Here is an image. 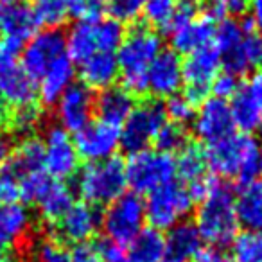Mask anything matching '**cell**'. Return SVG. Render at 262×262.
<instances>
[{
	"label": "cell",
	"mask_w": 262,
	"mask_h": 262,
	"mask_svg": "<svg viewBox=\"0 0 262 262\" xmlns=\"http://www.w3.org/2000/svg\"><path fill=\"white\" fill-rule=\"evenodd\" d=\"M248 11V0H207L205 2V16L214 20L235 18Z\"/></svg>",
	"instance_id": "obj_41"
},
{
	"label": "cell",
	"mask_w": 262,
	"mask_h": 262,
	"mask_svg": "<svg viewBox=\"0 0 262 262\" xmlns=\"http://www.w3.org/2000/svg\"><path fill=\"white\" fill-rule=\"evenodd\" d=\"M155 144H157L158 151L172 155V153H180V151L189 144V137H187V131L183 126L165 122L164 126L160 127V131H158Z\"/></svg>",
	"instance_id": "obj_38"
},
{
	"label": "cell",
	"mask_w": 262,
	"mask_h": 262,
	"mask_svg": "<svg viewBox=\"0 0 262 262\" xmlns=\"http://www.w3.org/2000/svg\"><path fill=\"white\" fill-rule=\"evenodd\" d=\"M126 165L127 187L135 194H149L155 189L174 182L176 165L172 155L162 153L158 149H144L135 155H129Z\"/></svg>",
	"instance_id": "obj_6"
},
{
	"label": "cell",
	"mask_w": 262,
	"mask_h": 262,
	"mask_svg": "<svg viewBox=\"0 0 262 262\" xmlns=\"http://www.w3.org/2000/svg\"><path fill=\"white\" fill-rule=\"evenodd\" d=\"M244 86H246V90L251 94V97L255 99L258 108L262 110V70L255 74V76L248 81V84H244Z\"/></svg>",
	"instance_id": "obj_50"
},
{
	"label": "cell",
	"mask_w": 262,
	"mask_h": 262,
	"mask_svg": "<svg viewBox=\"0 0 262 262\" xmlns=\"http://www.w3.org/2000/svg\"><path fill=\"white\" fill-rule=\"evenodd\" d=\"M185 2H190V4H198V0H185Z\"/></svg>",
	"instance_id": "obj_55"
},
{
	"label": "cell",
	"mask_w": 262,
	"mask_h": 262,
	"mask_svg": "<svg viewBox=\"0 0 262 262\" xmlns=\"http://www.w3.org/2000/svg\"><path fill=\"white\" fill-rule=\"evenodd\" d=\"M146 207L139 194L124 192L120 198L106 205L101 214V226L110 243L126 248L144 230Z\"/></svg>",
	"instance_id": "obj_5"
},
{
	"label": "cell",
	"mask_w": 262,
	"mask_h": 262,
	"mask_svg": "<svg viewBox=\"0 0 262 262\" xmlns=\"http://www.w3.org/2000/svg\"><path fill=\"white\" fill-rule=\"evenodd\" d=\"M20 200V182L16 174L8 167H0V205L18 203Z\"/></svg>",
	"instance_id": "obj_42"
},
{
	"label": "cell",
	"mask_w": 262,
	"mask_h": 262,
	"mask_svg": "<svg viewBox=\"0 0 262 262\" xmlns=\"http://www.w3.org/2000/svg\"><path fill=\"white\" fill-rule=\"evenodd\" d=\"M0 262H13V255L8 250H0Z\"/></svg>",
	"instance_id": "obj_53"
},
{
	"label": "cell",
	"mask_w": 262,
	"mask_h": 262,
	"mask_svg": "<svg viewBox=\"0 0 262 262\" xmlns=\"http://www.w3.org/2000/svg\"><path fill=\"white\" fill-rule=\"evenodd\" d=\"M74 77H76V67L67 54L36 83L38 99L43 104H56L58 99L63 95V92L69 90L74 84Z\"/></svg>",
	"instance_id": "obj_28"
},
{
	"label": "cell",
	"mask_w": 262,
	"mask_h": 262,
	"mask_svg": "<svg viewBox=\"0 0 262 262\" xmlns=\"http://www.w3.org/2000/svg\"><path fill=\"white\" fill-rule=\"evenodd\" d=\"M221 67L226 74L243 77L244 74L257 70L262 67V36L255 31L244 34V38L232 49L221 56Z\"/></svg>",
	"instance_id": "obj_19"
},
{
	"label": "cell",
	"mask_w": 262,
	"mask_h": 262,
	"mask_svg": "<svg viewBox=\"0 0 262 262\" xmlns=\"http://www.w3.org/2000/svg\"><path fill=\"white\" fill-rule=\"evenodd\" d=\"M146 0H106L104 9H108L110 18L119 24H131L139 20L144 13Z\"/></svg>",
	"instance_id": "obj_40"
},
{
	"label": "cell",
	"mask_w": 262,
	"mask_h": 262,
	"mask_svg": "<svg viewBox=\"0 0 262 262\" xmlns=\"http://www.w3.org/2000/svg\"><path fill=\"white\" fill-rule=\"evenodd\" d=\"M235 262H262V233L243 232L233 239Z\"/></svg>",
	"instance_id": "obj_36"
},
{
	"label": "cell",
	"mask_w": 262,
	"mask_h": 262,
	"mask_svg": "<svg viewBox=\"0 0 262 262\" xmlns=\"http://www.w3.org/2000/svg\"><path fill=\"white\" fill-rule=\"evenodd\" d=\"M235 214L239 226H244L246 232L262 233V182L239 185V194L235 198Z\"/></svg>",
	"instance_id": "obj_27"
},
{
	"label": "cell",
	"mask_w": 262,
	"mask_h": 262,
	"mask_svg": "<svg viewBox=\"0 0 262 262\" xmlns=\"http://www.w3.org/2000/svg\"><path fill=\"white\" fill-rule=\"evenodd\" d=\"M9 169L16 174L18 182L33 178L45 172L43 169V142L41 139L27 135L18 146L13 149V155L8 164Z\"/></svg>",
	"instance_id": "obj_26"
},
{
	"label": "cell",
	"mask_w": 262,
	"mask_h": 262,
	"mask_svg": "<svg viewBox=\"0 0 262 262\" xmlns=\"http://www.w3.org/2000/svg\"><path fill=\"white\" fill-rule=\"evenodd\" d=\"M67 56L65 34L58 29H45L36 33L27 40L22 49V63L27 74L34 83L41 79L56 63Z\"/></svg>",
	"instance_id": "obj_10"
},
{
	"label": "cell",
	"mask_w": 262,
	"mask_h": 262,
	"mask_svg": "<svg viewBox=\"0 0 262 262\" xmlns=\"http://www.w3.org/2000/svg\"><path fill=\"white\" fill-rule=\"evenodd\" d=\"M101 228V212L90 203L74 201L67 214L56 223V237L63 243H83L94 239Z\"/></svg>",
	"instance_id": "obj_17"
},
{
	"label": "cell",
	"mask_w": 262,
	"mask_h": 262,
	"mask_svg": "<svg viewBox=\"0 0 262 262\" xmlns=\"http://www.w3.org/2000/svg\"><path fill=\"white\" fill-rule=\"evenodd\" d=\"M258 167H260V172H262V146L258 149Z\"/></svg>",
	"instance_id": "obj_54"
},
{
	"label": "cell",
	"mask_w": 262,
	"mask_h": 262,
	"mask_svg": "<svg viewBox=\"0 0 262 262\" xmlns=\"http://www.w3.org/2000/svg\"><path fill=\"white\" fill-rule=\"evenodd\" d=\"M33 262H72V255L67 244L56 235L40 237L31 248Z\"/></svg>",
	"instance_id": "obj_34"
},
{
	"label": "cell",
	"mask_w": 262,
	"mask_h": 262,
	"mask_svg": "<svg viewBox=\"0 0 262 262\" xmlns=\"http://www.w3.org/2000/svg\"><path fill=\"white\" fill-rule=\"evenodd\" d=\"M79 77L86 88L90 90H104L113 86L119 77V65L115 54L110 52H95L94 56L79 63Z\"/></svg>",
	"instance_id": "obj_25"
},
{
	"label": "cell",
	"mask_w": 262,
	"mask_h": 262,
	"mask_svg": "<svg viewBox=\"0 0 262 262\" xmlns=\"http://www.w3.org/2000/svg\"><path fill=\"white\" fill-rule=\"evenodd\" d=\"M178 4L180 0H146L142 15L149 26L167 29L174 18Z\"/></svg>",
	"instance_id": "obj_37"
},
{
	"label": "cell",
	"mask_w": 262,
	"mask_h": 262,
	"mask_svg": "<svg viewBox=\"0 0 262 262\" xmlns=\"http://www.w3.org/2000/svg\"><path fill=\"white\" fill-rule=\"evenodd\" d=\"M172 51L176 54H192L214 41L215 26L207 16L196 15V4L180 2L176 15L167 27Z\"/></svg>",
	"instance_id": "obj_8"
},
{
	"label": "cell",
	"mask_w": 262,
	"mask_h": 262,
	"mask_svg": "<svg viewBox=\"0 0 262 262\" xmlns=\"http://www.w3.org/2000/svg\"><path fill=\"white\" fill-rule=\"evenodd\" d=\"M219 67H221V54L212 43L189 54V58L183 61L185 95L196 106L208 99L210 86L217 77Z\"/></svg>",
	"instance_id": "obj_11"
},
{
	"label": "cell",
	"mask_w": 262,
	"mask_h": 262,
	"mask_svg": "<svg viewBox=\"0 0 262 262\" xmlns=\"http://www.w3.org/2000/svg\"><path fill=\"white\" fill-rule=\"evenodd\" d=\"M127 189L126 165L120 158L113 157L104 162L86 164L77 172V192L84 203L94 207L110 205Z\"/></svg>",
	"instance_id": "obj_4"
},
{
	"label": "cell",
	"mask_w": 262,
	"mask_h": 262,
	"mask_svg": "<svg viewBox=\"0 0 262 262\" xmlns=\"http://www.w3.org/2000/svg\"><path fill=\"white\" fill-rule=\"evenodd\" d=\"M248 9H251V24L255 33L262 36V0H248Z\"/></svg>",
	"instance_id": "obj_52"
},
{
	"label": "cell",
	"mask_w": 262,
	"mask_h": 262,
	"mask_svg": "<svg viewBox=\"0 0 262 262\" xmlns=\"http://www.w3.org/2000/svg\"><path fill=\"white\" fill-rule=\"evenodd\" d=\"M194 135L205 144H214L225 137L232 135L235 126L232 120L230 104L223 99L208 97L198 106L192 119Z\"/></svg>",
	"instance_id": "obj_14"
},
{
	"label": "cell",
	"mask_w": 262,
	"mask_h": 262,
	"mask_svg": "<svg viewBox=\"0 0 262 262\" xmlns=\"http://www.w3.org/2000/svg\"><path fill=\"white\" fill-rule=\"evenodd\" d=\"M183 86V61L174 51H164L147 70V92L155 97L169 99Z\"/></svg>",
	"instance_id": "obj_18"
},
{
	"label": "cell",
	"mask_w": 262,
	"mask_h": 262,
	"mask_svg": "<svg viewBox=\"0 0 262 262\" xmlns=\"http://www.w3.org/2000/svg\"><path fill=\"white\" fill-rule=\"evenodd\" d=\"M72 262H102V246L99 241H83L70 250Z\"/></svg>",
	"instance_id": "obj_44"
},
{
	"label": "cell",
	"mask_w": 262,
	"mask_h": 262,
	"mask_svg": "<svg viewBox=\"0 0 262 262\" xmlns=\"http://www.w3.org/2000/svg\"><path fill=\"white\" fill-rule=\"evenodd\" d=\"M13 149H15V146H13L11 135L0 133V167H4L9 162V158H11V155H13Z\"/></svg>",
	"instance_id": "obj_51"
},
{
	"label": "cell",
	"mask_w": 262,
	"mask_h": 262,
	"mask_svg": "<svg viewBox=\"0 0 262 262\" xmlns=\"http://www.w3.org/2000/svg\"><path fill=\"white\" fill-rule=\"evenodd\" d=\"M102 11V0H70V16L77 20H99Z\"/></svg>",
	"instance_id": "obj_43"
},
{
	"label": "cell",
	"mask_w": 262,
	"mask_h": 262,
	"mask_svg": "<svg viewBox=\"0 0 262 262\" xmlns=\"http://www.w3.org/2000/svg\"><path fill=\"white\" fill-rule=\"evenodd\" d=\"M192 198L187 187L178 182H169L147 194L146 221L155 230H171L172 226L183 223V219L192 210Z\"/></svg>",
	"instance_id": "obj_7"
},
{
	"label": "cell",
	"mask_w": 262,
	"mask_h": 262,
	"mask_svg": "<svg viewBox=\"0 0 262 262\" xmlns=\"http://www.w3.org/2000/svg\"><path fill=\"white\" fill-rule=\"evenodd\" d=\"M165 122L167 117L160 102L146 101L139 106L135 104L120 129V147L129 155L147 149Z\"/></svg>",
	"instance_id": "obj_9"
},
{
	"label": "cell",
	"mask_w": 262,
	"mask_h": 262,
	"mask_svg": "<svg viewBox=\"0 0 262 262\" xmlns=\"http://www.w3.org/2000/svg\"><path fill=\"white\" fill-rule=\"evenodd\" d=\"M95 36H97L99 52L115 54L126 36V31H124L122 24H119L117 20L101 16L99 20H95Z\"/></svg>",
	"instance_id": "obj_35"
},
{
	"label": "cell",
	"mask_w": 262,
	"mask_h": 262,
	"mask_svg": "<svg viewBox=\"0 0 262 262\" xmlns=\"http://www.w3.org/2000/svg\"><path fill=\"white\" fill-rule=\"evenodd\" d=\"M192 262H235V258L219 248H201Z\"/></svg>",
	"instance_id": "obj_48"
},
{
	"label": "cell",
	"mask_w": 262,
	"mask_h": 262,
	"mask_svg": "<svg viewBox=\"0 0 262 262\" xmlns=\"http://www.w3.org/2000/svg\"><path fill=\"white\" fill-rule=\"evenodd\" d=\"M94 113V95L84 84H72L56 102V117L59 126L69 133H77L88 122Z\"/></svg>",
	"instance_id": "obj_16"
},
{
	"label": "cell",
	"mask_w": 262,
	"mask_h": 262,
	"mask_svg": "<svg viewBox=\"0 0 262 262\" xmlns=\"http://www.w3.org/2000/svg\"><path fill=\"white\" fill-rule=\"evenodd\" d=\"M198 106L187 97L185 94H176L172 97L167 99L164 106L165 117L169 119V122L178 124V126H185V124L192 122L194 115H196Z\"/></svg>",
	"instance_id": "obj_39"
},
{
	"label": "cell",
	"mask_w": 262,
	"mask_h": 262,
	"mask_svg": "<svg viewBox=\"0 0 262 262\" xmlns=\"http://www.w3.org/2000/svg\"><path fill=\"white\" fill-rule=\"evenodd\" d=\"M33 228L29 208L20 203L0 205V250H11L27 239Z\"/></svg>",
	"instance_id": "obj_21"
},
{
	"label": "cell",
	"mask_w": 262,
	"mask_h": 262,
	"mask_svg": "<svg viewBox=\"0 0 262 262\" xmlns=\"http://www.w3.org/2000/svg\"><path fill=\"white\" fill-rule=\"evenodd\" d=\"M74 146L79 158L88 164L104 162L115 157L120 147V129L102 120H92L76 133Z\"/></svg>",
	"instance_id": "obj_13"
},
{
	"label": "cell",
	"mask_w": 262,
	"mask_h": 262,
	"mask_svg": "<svg viewBox=\"0 0 262 262\" xmlns=\"http://www.w3.org/2000/svg\"><path fill=\"white\" fill-rule=\"evenodd\" d=\"M67 54L76 63L84 61L86 58L99 52L97 36H95V20H77L70 27L69 34L65 36Z\"/></svg>",
	"instance_id": "obj_29"
},
{
	"label": "cell",
	"mask_w": 262,
	"mask_h": 262,
	"mask_svg": "<svg viewBox=\"0 0 262 262\" xmlns=\"http://www.w3.org/2000/svg\"><path fill=\"white\" fill-rule=\"evenodd\" d=\"M38 101V84L18 61L0 65V102L8 110H22Z\"/></svg>",
	"instance_id": "obj_15"
},
{
	"label": "cell",
	"mask_w": 262,
	"mask_h": 262,
	"mask_svg": "<svg viewBox=\"0 0 262 262\" xmlns=\"http://www.w3.org/2000/svg\"><path fill=\"white\" fill-rule=\"evenodd\" d=\"M162 52V38L149 27H135L126 33L115 58L119 65V76L122 88L131 95L147 92V70Z\"/></svg>",
	"instance_id": "obj_2"
},
{
	"label": "cell",
	"mask_w": 262,
	"mask_h": 262,
	"mask_svg": "<svg viewBox=\"0 0 262 262\" xmlns=\"http://www.w3.org/2000/svg\"><path fill=\"white\" fill-rule=\"evenodd\" d=\"M258 142L248 133H235L208 144L203 149L207 167L226 180H237L239 185L255 182L260 172L258 167Z\"/></svg>",
	"instance_id": "obj_1"
},
{
	"label": "cell",
	"mask_w": 262,
	"mask_h": 262,
	"mask_svg": "<svg viewBox=\"0 0 262 262\" xmlns=\"http://www.w3.org/2000/svg\"><path fill=\"white\" fill-rule=\"evenodd\" d=\"M102 246V262H126V248L119 246L115 243L104 241Z\"/></svg>",
	"instance_id": "obj_49"
},
{
	"label": "cell",
	"mask_w": 262,
	"mask_h": 262,
	"mask_svg": "<svg viewBox=\"0 0 262 262\" xmlns=\"http://www.w3.org/2000/svg\"><path fill=\"white\" fill-rule=\"evenodd\" d=\"M230 112H232L233 126L239 127L241 133H248L260 129L262 124V110L251 97V94L246 90V86H241L239 92L232 97V104H230Z\"/></svg>",
	"instance_id": "obj_30"
},
{
	"label": "cell",
	"mask_w": 262,
	"mask_h": 262,
	"mask_svg": "<svg viewBox=\"0 0 262 262\" xmlns=\"http://www.w3.org/2000/svg\"><path fill=\"white\" fill-rule=\"evenodd\" d=\"M176 174L187 183H192L196 180L203 178L207 174V160L201 147L194 144H187L182 151L178 153V158L174 160Z\"/></svg>",
	"instance_id": "obj_33"
},
{
	"label": "cell",
	"mask_w": 262,
	"mask_h": 262,
	"mask_svg": "<svg viewBox=\"0 0 262 262\" xmlns=\"http://www.w3.org/2000/svg\"><path fill=\"white\" fill-rule=\"evenodd\" d=\"M164 235L155 228H144L127 244L126 262H162Z\"/></svg>",
	"instance_id": "obj_31"
},
{
	"label": "cell",
	"mask_w": 262,
	"mask_h": 262,
	"mask_svg": "<svg viewBox=\"0 0 262 262\" xmlns=\"http://www.w3.org/2000/svg\"><path fill=\"white\" fill-rule=\"evenodd\" d=\"M36 18L31 6L22 0H2L0 4V34L27 41L36 34Z\"/></svg>",
	"instance_id": "obj_20"
},
{
	"label": "cell",
	"mask_w": 262,
	"mask_h": 262,
	"mask_svg": "<svg viewBox=\"0 0 262 262\" xmlns=\"http://www.w3.org/2000/svg\"><path fill=\"white\" fill-rule=\"evenodd\" d=\"M133 108L135 99L122 86L104 88L99 92L97 97H94V112L99 117L97 120H102L110 126H122Z\"/></svg>",
	"instance_id": "obj_22"
},
{
	"label": "cell",
	"mask_w": 262,
	"mask_h": 262,
	"mask_svg": "<svg viewBox=\"0 0 262 262\" xmlns=\"http://www.w3.org/2000/svg\"><path fill=\"white\" fill-rule=\"evenodd\" d=\"M33 203L38 207V212H40L43 221L56 225L74 205V194L70 187L49 176L41 185V189L38 190Z\"/></svg>",
	"instance_id": "obj_24"
},
{
	"label": "cell",
	"mask_w": 262,
	"mask_h": 262,
	"mask_svg": "<svg viewBox=\"0 0 262 262\" xmlns=\"http://www.w3.org/2000/svg\"><path fill=\"white\" fill-rule=\"evenodd\" d=\"M33 15L38 26L58 29L70 18V0H33Z\"/></svg>",
	"instance_id": "obj_32"
},
{
	"label": "cell",
	"mask_w": 262,
	"mask_h": 262,
	"mask_svg": "<svg viewBox=\"0 0 262 262\" xmlns=\"http://www.w3.org/2000/svg\"><path fill=\"white\" fill-rule=\"evenodd\" d=\"M22 49L24 41L15 40V38L0 36V65L16 61V58L22 54Z\"/></svg>",
	"instance_id": "obj_47"
},
{
	"label": "cell",
	"mask_w": 262,
	"mask_h": 262,
	"mask_svg": "<svg viewBox=\"0 0 262 262\" xmlns=\"http://www.w3.org/2000/svg\"><path fill=\"white\" fill-rule=\"evenodd\" d=\"M241 88V83H239V77L235 76H230V74H217V77L214 79V83H212L210 86V92L214 95L212 97H217V99H223V101H226V99L233 97V95L239 92Z\"/></svg>",
	"instance_id": "obj_46"
},
{
	"label": "cell",
	"mask_w": 262,
	"mask_h": 262,
	"mask_svg": "<svg viewBox=\"0 0 262 262\" xmlns=\"http://www.w3.org/2000/svg\"><path fill=\"white\" fill-rule=\"evenodd\" d=\"M43 169L47 176L58 182L72 178L79 172V155L70 139V133L61 126H51L43 137Z\"/></svg>",
	"instance_id": "obj_12"
},
{
	"label": "cell",
	"mask_w": 262,
	"mask_h": 262,
	"mask_svg": "<svg viewBox=\"0 0 262 262\" xmlns=\"http://www.w3.org/2000/svg\"><path fill=\"white\" fill-rule=\"evenodd\" d=\"M201 237L196 226L190 223H180L167 230L164 237V258L162 262H192L201 250Z\"/></svg>",
	"instance_id": "obj_23"
},
{
	"label": "cell",
	"mask_w": 262,
	"mask_h": 262,
	"mask_svg": "<svg viewBox=\"0 0 262 262\" xmlns=\"http://www.w3.org/2000/svg\"><path fill=\"white\" fill-rule=\"evenodd\" d=\"M40 110L38 106H27L22 110H15L11 115V124L15 126V129H18L20 133H29L33 131V127L40 122Z\"/></svg>",
	"instance_id": "obj_45"
},
{
	"label": "cell",
	"mask_w": 262,
	"mask_h": 262,
	"mask_svg": "<svg viewBox=\"0 0 262 262\" xmlns=\"http://www.w3.org/2000/svg\"><path fill=\"white\" fill-rule=\"evenodd\" d=\"M194 226L201 241H207L212 248L233 243L239 230L235 198L223 182H219V185L200 203Z\"/></svg>",
	"instance_id": "obj_3"
}]
</instances>
